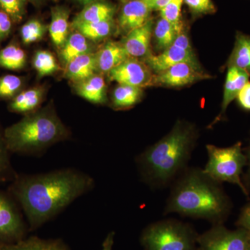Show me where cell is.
<instances>
[{"mask_svg": "<svg viewBox=\"0 0 250 250\" xmlns=\"http://www.w3.org/2000/svg\"><path fill=\"white\" fill-rule=\"evenodd\" d=\"M95 186V179L89 174L77 169L62 168L16 175L9 190L21 206L29 229L35 230L91 191Z\"/></svg>", "mask_w": 250, "mask_h": 250, "instance_id": "6da1fadb", "label": "cell"}, {"mask_svg": "<svg viewBox=\"0 0 250 250\" xmlns=\"http://www.w3.org/2000/svg\"><path fill=\"white\" fill-rule=\"evenodd\" d=\"M232 203L221 183L213 180L199 167H188L171 185L164 214L208 220L223 224L228 218Z\"/></svg>", "mask_w": 250, "mask_h": 250, "instance_id": "7a4b0ae2", "label": "cell"}, {"mask_svg": "<svg viewBox=\"0 0 250 250\" xmlns=\"http://www.w3.org/2000/svg\"><path fill=\"white\" fill-rule=\"evenodd\" d=\"M197 139L195 125L177 121L168 134L136 156L141 180L153 189L172 185L188 167Z\"/></svg>", "mask_w": 250, "mask_h": 250, "instance_id": "3957f363", "label": "cell"}, {"mask_svg": "<svg viewBox=\"0 0 250 250\" xmlns=\"http://www.w3.org/2000/svg\"><path fill=\"white\" fill-rule=\"evenodd\" d=\"M10 152L40 156L46 149L69 138L70 132L51 105L25 115L4 131Z\"/></svg>", "mask_w": 250, "mask_h": 250, "instance_id": "277c9868", "label": "cell"}, {"mask_svg": "<svg viewBox=\"0 0 250 250\" xmlns=\"http://www.w3.org/2000/svg\"><path fill=\"white\" fill-rule=\"evenodd\" d=\"M198 234L189 224L166 219L148 225L141 236L145 250H199Z\"/></svg>", "mask_w": 250, "mask_h": 250, "instance_id": "5b68a950", "label": "cell"}, {"mask_svg": "<svg viewBox=\"0 0 250 250\" xmlns=\"http://www.w3.org/2000/svg\"><path fill=\"white\" fill-rule=\"evenodd\" d=\"M206 148L208 161L204 172L219 183L228 182L238 186L245 195L249 196V192L241 179L243 168L248 164L242 143L238 142L228 147H219L209 144L207 145Z\"/></svg>", "mask_w": 250, "mask_h": 250, "instance_id": "8992f818", "label": "cell"}, {"mask_svg": "<svg viewBox=\"0 0 250 250\" xmlns=\"http://www.w3.org/2000/svg\"><path fill=\"white\" fill-rule=\"evenodd\" d=\"M250 236V232L246 229L230 230L218 224L198 235L197 246L199 250H248Z\"/></svg>", "mask_w": 250, "mask_h": 250, "instance_id": "52a82bcc", "label": "cell"}, {"mask_svg": "<svg viewBox=\"0 0 250 250\" xmlns=\"http://www.w3.org/2000/svg\"><path fill=\"white\" fill-rule=\"evenodd\" d=\"M14 197L0 190V242L24 239L26 225Z\"/></svg>", "mask_w": 250, "mask_h": 250, "instance_id": "ba28073f", "label": "cell"}, {"mask_svg": "<svg viewBox=\"0 0 250 250\" xmlns=\"http://www.w3.org/2000/svg\"><path fill=\"white\" fill-rule=\"evenodd\" d=\"M152 70L144 62L129 57L109 72L108 79L119 84L146 88L151 85Z\"/></svg>", "mask_w": 250, "mask_h": 250, "instance_id": "9c48e42d", "label": "cell"}, {"mask_svg": "<svg viewBox=\"0 0 250 250\" xmlns=\"http://www.w3.org/2000/svg\"><path fill=\"white\" fill-rule=\"evenodd\" d=\"M210 78L208 74L187 62L154 73L150 86L182 87Z\"/></svg>", "mask_w": 250, "mask_h": 250, "instance_id": "30bf717a", "label": "cell"}, {"mask_svg": "<svg viewBox=\"0 0 250 250\" xmlns=\"http://www.w3.org/2000/svg\"><path fill=\"white\" fill-rule=\"evenodd\" d=\"M144 60L152 72L155 73L164 71L169 67L182 62H187L199 70H202L195 52H188L174 45L170 46L159 54L155 55L150 53L144 58Z\"/></svg>", "mask_w": 250, "mask_h": 250, "instance_id": "8fae6325", "label": "cell"}, {"mask_svg": "<svg viewBox=\"0 0 250 250\" xmlns=\"http://www.w3.org/2000/svg\"><path fill=\"white\" fill-rule=\"evenodd\" d=\"M152 10L143 0L125 3L118 17V26L126 34L142 27L151 19Z\"/></svg>", "mask_w": 250, "mask_h": 250, "instance_id": "7c38bea8", "label": "cell"}, {"mask_svg": "<svg viewBox=\"0 0 250 250\" xmlns=\"http://www.w3.org/2000/svg\"><path fill=\"white\" fill-rule=\"evenodd\" d=\"M153 29L154 22L151 18L142 27L134 29L126 34L121 44L128 57L136 59L146 58L151 53L149 47Z\"/></svg>", "mask_w": 250, "mask_h": 250, "instance_id": "4fadbf2b", "label": "cell"}, {"mask_svg": "<svg viewBox=\"0 0 250 250\" xmlns=\"http://www.w3.org/2000/svg\"><path fill=\"white\" fill-rule=\"evenodd\" d=\"M250 75L248 72L234 66L228 67L225 80L223 103L221 110L215 121L210 123L209 127L216 124L218 122L222 121L225 117V113L230 104L236 99L242 88L249 82Z\"/></svg>", "mask_w": 250, "mask_h": 250, "instance_id": "5bb4252c", "label": "cell"}, {"mask_svg": "<svg viewBox=\"0 0 250 250\" xmlns=\"http://www.w3.org/2000/svg\"><path fill=\"white\" fill-rule=\"evenodd\" d=\"M95 53L97 72L100 75L109 73L113 69L129 58L121 42L108 41Z\"/></svg>", "mask_w": 250, "mask_h": 250, "instance_id": "9a60e30c", "label": "cell"}, {"mask_svg": "<svg viewBox=\"0 0 250 250\" xmlns=\"http://www.w3.org/2000/svg\"><path fill=\"white\" fill-rule=\"evenodd\" d=\"M116 6L108 1L98 0L84 6L74 18L71 26L83 23L100 22L113 20Z\"/></svg>", "mask_w": 250, "mask_h": 250, "instance_id": "2e32d148", "label": "cell"}, {"mask_svg": "<svg viewBox=\"0 0 250 250\" xmlns=\"http://www.w3.org/2000/svg\"><path fill=\"white\" fill-rule=\"evenodd\" d=\"M65 67V77L75 83L87 80L98 74L95 53L82 54L68 62Z\"/></svg>", "mask_w": 250, "mask_h": 250, "instance_id": "e0dca14e", "label": "cell"}, {"mask_svg": "<svg viewBox=\"0 0 250 250\" xmlns=\"http://www.w3.org/2000/svg\"><path fill=\"white\" fill-rule=\"evenodd\" d=\"M75 88L80 96L90 103L103 104L107 101L106 82L100 74L75 83Z\"/></svg>", "mask_w": 250, "mask_h": 250, "instance_id": "ac0fdd59", "label": "cell"}, {"mask_svg": "<svg viewBox=\"0 0 250 250\" xmlns=\"http://www.w3.org/2000/svg\"><path fill=\"white\" fill-rule=\"evenodd\" d=\"M70 11L65 7L56 6L52 9V20L49 24V35L54 45L59 49L66 41L69 36Z\"/></svg>", "mask_w": 250, "mask_h": 250, "instance_id": "d6986e66", "label": "cell"}, {"mask_svg": "<svg viewBox=\"0 0 250 250\" xmlns=\"http://www.w3.org/2000/svg\"><path fill=\"white\" fill-rule=\"evenodd\" d=\"M0 250H70L60 239H43L32 236L15 243L0 242Z\"/></svg>", "mask_w": 250, "mask_h": 250, "instance_id": "ffe728a7", "label": "cell"}, {"mask_svg": "<svg viewBox=\"0 0 250 250\" xmlns=\"http://www.w3.org/2000/svg\"><path fill=\"white\" fill-rule=\"evenodd\" d=\"M89 52H93L90 41L75 30L69 34L65 43L59 49V56L65 67L74 59Z\"/></svg>", "mask_w": 250, "mask_h": 250, "instance_id": "44dd1931", "label": "cell"}, {"mask_svg": "<svg viewBox=\"0 0 250 250\" xmlns=\"http://www.w3.org/2000/svg\"><path fill=\"white\" fill-rule=\"evenodd\" d=\"M44 91L41 88H34L18 93L9 104L10 111L15 113H29L37 111L43 100Z\"/></svg>", "mask_w": 250, "mask_h": 250, "instance_id": "7402d4cb", "label": "cell"}, {"mask_svg": "<svg viewBox=\"0 0 250 250\" xmlns=\"http://www.w3.org/2000/svg\"><path fill=\"white\" fill-rule=\"evenodd\" d=\"M234 66L250 75V36L237 32L232 52L228 59V67Z\"/></svg>", "mask_w": 250, "mask_h": 250, "instance_id": "603a6c76", "label": "cell"}, {"mask_svg": "<svg viewBox=\"0 0 250 250\" xmlns=\"http://www.w3.org/2000/svg\"><path fill=\"white\" fill-rule=\"evenodd\" d=\"M143 96V88L119 84L114 90L112 104L115 109H126L139 103Z\"/></svg>", "mask_w": 250, "mask_h": 250, "instance_id": "cb8c5ba5", "label": "cell"}, {"mask_svg": "<svg viewBox=\"0 0 250 250\" xmlns=\"http://www.w3.org/2000/svg\"><path fill=\"white\" fill-rule=\"evenodd\" d=\"M90 41H100L106 39L114 32V21H103L100 22L83 23L71 26Z\"/></svg>", "mask_w": 250, "mask_h": 250, "instance_id": "d4e9b609", "label": "cell"}, {"mask_svg": "<svg viewBox=\"0 0 250 250\" xmlns=\"http://www.w3.org/2000/svg\"><path fill=\"white\" fill-rule=\"evenodd\" d=\"M27 56L17 44L11 43L0 50V67L9 70H21L25 65Z\"/></svg>", "mask_w": 250, "mask_h": 250, "instance_id": "484cf974", "label": "cell"}, {"mask_svg": "<svg viewBox=\"0 0 250 250\" xmlns=\"http://www.w3.org/2000/svg\"><path fill=\"white\" fill-rule=\"evenodd\" d=\"M153 34L156 49L163 52L172 45L178 33L170 22L161 17L153 29Z\"/></svg>", "mask_w": 250, "mask_h": 250, "instance_id": "4316f807", "label": "cell"}, {"mask_svg": "<svg viewBox=\"0 0 250 250\" xmlns=\"http://www.w3.org/2000/svg\"><path fill=\"white\" fill-rule=\"evenodd\" d=\"M33 66L40 77L52 75L59 69L58 62L53 54L45 50L36 52L33 59Z\"/></svg>", "mask_w": 250, "mask_h": 250, "instance_id": "83f0119b", "label": "cell"}, {"mask_svg": "<svg viewBox=\"0 0 250 250\" xmlns=\"http://www.w3.org/2000/svg\"><path fill=\"white\" fill-rule=\"evenodd\" d=\"M47 31V26L39 20L31 19L21 28V36L25 45L41 41Z\"/></svg>", "mask_w": 250, "mask_h": 250, "instance_id": "f1b7e54d", "label": "cell"}, {"mask_svg": "<svg viewBox=\"0 0 250 250\" xmlns=\"http://www.w3.org/2000/svg\"><path fill=\"white\" fill-rule=\"evenodd\" d=\"M184 0H171L170 3L160 11L161 17L170 22L177 33L184 30L182 21V7Z\"/></svg>", "mask_w": 250, "mask_h": 250, "instance_id": "f546056e", "label": "cell"}, {"mask_svg": "<svg viewBox=\"0 0 250 250\" xmlns=\"http://www.w3.org/2000/svg\"><path fill=\"white\" fill-rule=\"evenodd\" d=\"M21 77L6 75L0 77V98H14L21 91L23 85Z\"/></svg>", "mask_w": 250, "mask_h": 250, "instance_id": "4dcf8cb0", "label": "cell"}, {"mask_svg": "<svg viewBox=\"0 0 250 250\" xmlns=\"http://www.w3.org/2000/svg\"><path fill=\"white\" fill-rule=\"evenodd\" d=\"M9 153L5 141L4 133L0 131V183L11 179H14L16 175L11 166Z\"/></svg>", "mask_w": 250, "mask_h": 250, "instance_id": "1f68e13d", "label": "cell"}, {"mask_svg": "<svg viewBox=\"0 0 250 250\" xmlns=\"http://www.w3.org/2000/svg\"><path fill=\"white\" fill-rule=\"evenodd\" d=\"M27 0H0V8L9 15L13 22H20L25 14Z\"/></svg>", "mask_w": 250, "mask_h": 250, "instance_id": "d6a6232c", "label": "cell"}, {"mask_svg": "<svg viewBox=\"0 0 250 250\" xmlns=\"http://www.w3.org/2000/svg\"><path fill=\"white\" fill-rule=\"evenodd\" d=\"M184 2L195 15L210 14L216 11L212 0H184Z\"/></svg>", "mask_w": 250, "mask_h": 250, "instance_id": "836d02e7", "label": "cell"}, {"mask_svg": "<svg viewBox=\"0 0 250 250\" xmlns=\"http://www.w3.org/2000/svg\"><path fill=\"white\" fill-rule=\"evenodd\" d=\"M12 19L9 15L0 10V43L9 37L12 29Z\"/></svg>", "mask_w": 250, "mask_h": 250, "instance_id": "e575fe53", "label": "cell"}, {"mask_svg": "<svg viewBox=\"0 0 250 250\" xmlns=\"http://www.w3.org/2000/svg\"><path fill=\"white\" fill-rule=\"evenodd\" d=\"M236 99L243 109L250 111V82H247L242 88Z\"/></svg>", "mask_w": 250, "mask_h": 250, "instance_id": "d590c367", "label": "cell"}, {"mask_svg": "<svg viewBox=\"0 0 250 250\" xmlns=\"http://www.w3.org/2000/svg\"><path fill=\"white\" fill-rule=\"evenodd\" d=\"M236 225L238 228H244L250 231V201L242 208Z\"/></svg>", "mask_w": 250, "mask_h": 250, "instance_id": "8d00e7d4", "label": "cell"}, {"mask_svg": "<svg viewBox=\"0 0 250 250\" xmlns=\"http://www.w3.org/2000/svg\"><path fill=\"white\" fill-rule=\"evenodd\" d=\"M172 45L179 47V48L183 49L188 52H194L188 36L184 30L177 34Z\"/></svg>", "mask_w": 250, "mask_h": 250, "instance_id": "74e56055", "label": "cell"}, {"mask_svg": "<svg viewBox=\"0 0 250 250\" xmlns=\"http://www.w3.org/2000/svg\"><path fill=\"white\" fill-rule=\"evenodd\" d=\"M115 233L111 231L107 235L105 238L103 244V250H112L113 249V243H114Z\"/></svg>", "mask_w": 250, "mask_h": 250, "instance_id": "f35d334b", "label": "cell"}, {"mask_svg": "<svg viewBox=\"0 0 250 250\" xmlns=\"http://www.w3.org/2000/svg\"><path fill=\"white\" fill-rule=\"evenodd\" d=\"M170 1L171 0H155L150 5L151 9L152 11H160L161 9H164L166 6H167Z\"/></svg>", "mask_w": 250, "mask_h": 250, "instance_id": "ab89813d", "label": "cell"}, {"mask_svg": "<svg viewBox=\"0 0 250 250\" xmlns=\"http://www.w3.org/2000/svg\"><path fill=\"white\" fill-rule=\"evenodd\" d=\"M246 154L247 156V160H248V164H247V166H248V171H247L246 181L248 187H250V142L249 143V146H248V148H247Z\"/></svg>", "mask_w": 250, "mask_h": 250, "instance_id": "60d3db41", "label": "cell"}, {"mask_svg": "<svg viewBox=\"0 0 250 250\" xmlns=\"http://www.w3.org/2000/svg\"><path fill=\"white\" fill-rule=\"evenodd\" d=\"M75 1L85 6L87 5L91 4V3L95 2V1H98V0H75Z\"/></svg>", "mask_w": 250, "mask_h": 250, "instance_id": "b9f144b4", "label": "cell"}, {"mask_svg": "<svg viewBox=\"0 0 250 250\" xmlns=\"http://www.w3.org/2000/svg\"><path fill=\"white\" fill-rule=\"evenodd\" d=\"M145 2L147 3L148 6L150 7V5L152 4L153 1H155V0H143Z\"/></svg>", "mask_w": 250, "mask_h": 250, "instance_id": "7bdbcfd3", "label": "cell"}, {"mask_svg": "<svg viewBox=\"0 0 250 250\" xmlns=\"http://www.w3.org/2000/svg\"><path fill=\"white\" fill-rule=\"evenodd\" d=\"M29 1H31V2L35 3V4H39L42 0H29Z\"/></svg>", "mask_w": 250, "mask_h": 250, "instance_id": "ee69618b", "label": "cell"}, {"mask_svg": "<svg viewBox=\"0 0 250 250\" xmlns=\"http://www.w3.org/2000/svg\"><path fill=\"white\" fill-rule=\"evenodd\" d=\"M120 1L123 3L128 2V1H131V0H119Z\"/></svg>", "mask_w": 250, "mask_h": 250, "instance_id": "f6af8a7d", "label": "cell"}, {"mask_svg": "<svg viewBox=\"0 0 250 250\" xmlns=\"http://www.w3.org/2000/svg\"><path fill=\"white\" fill-rule=\"evenodd\" d=\"M248 250H250V240H249V245H248Z\"/></svg>", "mask_w": 250, "mask_h": 250, "instance_id": "bcb514c9", "label": "cell"}, {"mask_svg": "<svg viewBox=\"0 0 250 250\" xmlns=\"http://www.w3.org/2000/svg\"><path fill=\"white\" fill-rule=\"evenodd\" d=\"M54 1H58V0H54Z\"/></svg>", "mask_w": 250, "mask_h": 250, "instance_id": "7dc6e473", "label": "cell"}]
</instances>
